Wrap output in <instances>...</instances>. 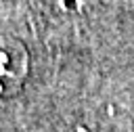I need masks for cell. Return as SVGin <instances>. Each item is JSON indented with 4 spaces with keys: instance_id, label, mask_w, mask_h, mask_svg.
<instances>
[{
    "instance_id": "1",
    "label": "cell",
    "mask_w": 134,
    "mask_h": 132,
    "mask_svg": "<svg viewBox=\"0 0 134 132\" xmlns=\"http://www.w3.org/2000/svg\"><path fill=\"white\" fill-rule=\"evenodd\" d=\"M25 50L10 38H0V90L17 84L25 73Z\"/></svg>"
}]
</instances>
